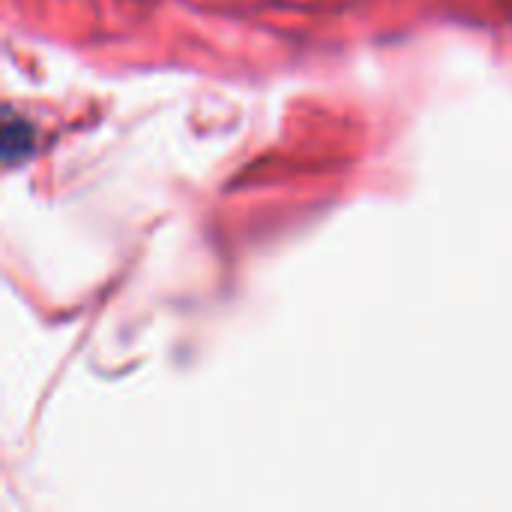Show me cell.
I'll return each instance as SVG.
<instances>
[{"label":"cell","mask_w":512,"mask_h":512,"mask_svg":"<svg viewBox=\"0 0 512 512\" xmlns=\"http://www.w3.org/2000/svg\"><path fill=\"white\" fill-rule=\"evenodd\" d=\"M18 150H21V156H27L33 150V129L24 120H15V114H9L6 126H3V156L9 165L18 162Z\"/></svg>","instance_id":"obj_1"}]
</instances>
